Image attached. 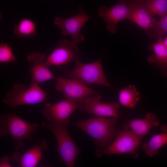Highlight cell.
Listing matches in <instances>:
<instances>
[{
  "label": "cell",
  "instance_id": "obj_3",
  "mask_svg": "<svg viewBox=\"0 0 167 167\" xmlns=\"http://www.w3.org/2000/svg\"><path fill=\"white\" fill-rule=\"evenodd\" d=\"M64 124L43 122L41 126L51 131L58 144L56 150L60 156V160L67 167L74 166L76 160L81 152L69 135Z\"/></svg>",
  "mask_w": 167,
  "mask_h": 167
},
{
  "label": "cell",
  "instance_id": "obj_16",
  "mask_svg": "<svg viewBox=\"0 0 167 167\" xmlns=\"http://www.w3.org/2000/svg\"><path fill=\"white\" fill-rule=\"evenodd\" d=\"M157 116L148 113L145 118L132 120L129 121L127 124L130 129L142 139L146 135L149 133L152 127L159 125L160 122L157 120Z\"/></svg>",
  "mask_w": 167,
  "mask_h": 167
},
{
  "label": "cell",
  "instance_id": "obj_26",
  "mask_svg": "<svg viewBox=\"0 0 167 167\" xmlns=\"http://www.w3.org/2000/svg\"><path fill=\"white\" fill-rule=\"evenodd\" d=\"M139 0L143 1V2H145L148 1L149 0Z\"/></svg>",
  "mask_w": 167,
  "mask_h": 167
},
{
  "label": "cell",
  "instance_id": "obj_4",
  "mask_svg": "<svg viewBox=\"0 0 167 167\" xmlns=\"http://www.w3.org/2000/svg\"><path fill=\"white\" fill-rule=\"evenodd\" d=\"M141 140L130 129L126 123L118 133L115 140L105 148L96 149L95 154L100 158L104 155L129 154L133 158H136L138 156L137 150Z\"/></svg>",
  "mask_w": 167,
  "mask_h": 167
},
{
  "label": "cell",
  "instance_id": "obj_15",
  "mask_svg": "<svg viewBox=\"0 0 167 167\" xmlns=\"http://www.w3.org/2000/svg\"><path fill=\"white\" fill-rule=\"evenodd\" d=\"M48 148L47 143L44 140L38 142L23 154L15 151L11 155L12 162H15L21 167H35L39 164L43 155V151Z\"/></svg>",
  "mask_w": 167,
  "mask_h": 167
},
{
  "label": "cell",
  "instance_id": "obj_5",
  "mask_svg": "<svg viewBox=\"0 0 167 167\" xmlns=\"http://www.w3.org/2000/svg\"><path fill=\"white\" fill-rule=\"evenodd\" d=\"M47 93L39 85L16 83L5 96L3 102L12 108L24 105L35 104L43 102Z\"/></svg>",
  "mask_w": 167,
  "mask_h": 167
},
{
  "label": "cell",
  "instance_id": "obj_22",
  "mask_svg": "<svg viewBox=\"0 0 167 167\" xmlns=\"http://www.w3.org/2000/svg\"><path fill=\"white\" fill-rule=\"evenodd\" d=\"M145 4L153 16L158 15L161 17L167 13V0H149Z\"/></svg>",
  "mask_w": 167,
  "mask_h": 167
},
{
  "label": "cell",
  "instance_id": "obj_8",
  "mask_svg": "<svg viewBox=\"0 0 167 167\" xmlns=\"http://www.w3.org/2000/svg\"><path fill=\"white\" fill-rule=\"evenodd\" d=\"M57 81L56 89L62 92L66 99L81 102L86 97L98 93V91L75 79L61 77L58 78Z\"/></svg>",
  "mask_w": 167,
  "mask_h": 167
},
{
  "label": "cell",
  "instance_id": "obj_9",
  "mask_svg": "<svg viewBox=\"0 0 167 167\" xmlns=\"http://www.w3.org/2000/svg\"><path fill=\"white\" fill-rule=\"evenodd\" d=\"M79 13L75 16L66 19L56 17L54 20V24L61 29L62 34L71 35L72 42L75 44L84 40V36L80 32L89 18L81 6L79 7Z\"/></svg>",
  "mask_w": 167,
  "mask_h": 167
},
{
  "label": "cell",
  "instance_id": "obj_12",
  "mask_svg": "<svg viewBox=\"0 0 167 167\" xmlns=\"http://www.w3.org/2000/svg\"><path fill=\"white\" fill-rule=\"evenodd\" d=\"M128 12L127 0H119L109 8L102 6L98 10L99 16L106 23L107 28L111 33L116 32L117 24L127 19Z\"/></svg>",
  "mask_w": 167,
  "mask_h": 167
},
{
  "label": "cell",
  "instance_id": "obj_21",
  "mask_svg": "<svg viewBox=\"0 0 167 167\" xmlns=\"http://www.w3.org/2000/svg\"><path fill=\"white\" fill-rule=\"evenodd\" d=\"M146 32L151 38H162L167 32V13L160 17L159 21L152 27L146 30Z\"/></svg>",
  "mask_w": 167,
  "mask_h": 167
},
{
  "label": "cell",
  "instance_id": "obj_19",
  "mask_svg": "<svg viewBox=\"0 0 167 167\" xmlns=\"http://www.w3.org/2000/svg\"><path fill=\"white\" fill-rule=\"evenodd\" d=\"M140 94L134 85H130L120 92L119 100L122 105L131 109L135 108L140 100Z\"/></svg>",
  "mask_w": 167,
  "mask_h": 167
},
{
  "label": "cell",
  "instance_id": "obj_25",
  "mask_svg": "<svg viewBox=\"0 0 167 167\" xmlns=\"http://www.w3.org/2000/svg\"><path fill=\"white\" fill-rule=\"evenodd\" d=\"M163 42L165 46L167 48V36L163 41Z\"/></svg>",
  "mask_w": 167,
  "mask_h": 167
},
{
  "label": "cell",
  "instance_id": "obj_23",
  "mask_svg": "<svg viewBox=\"0 0 167 167\" xmlns=\"http://www.w3.org/2000/svg\"><path fill=\"white\" fill-rule=\"evenodd\" d=\"M16 57L13 53L12 48L7 44L2 43L0 45V62H13Z\"/></svg>",
  "mask_w": 167,
  "mask_h": 167
},
{
  "label": "cell",
  "instance_id": "obj_11",
  "mask_svg": "<svg viewBox=\"0 0 167 167\" xmlns=\"http://www.w3.org/2000/svg\"><path fill=\"white\" fill-rule=\"evenodd\" d=\"M100 94L86 97L81 102V110L98 117L119 118V105L115 102L103 103Z\"/></svg>",
  "mask_w": 167,
  "mask_h": 167
},
{
  "label": "cell",
  "instance_id": "obj_7",
  "mask_svg": "<svg viewBox=\"0 0 167 167\" xmlns=\"http://www.w3.org/2000/svg\"><path fill=\"white\" fill-rule=\"evenodd\" d=\"M81 109V102L66 99L53 105L46 103L42 114L49 122L67 126L70 116L75 110Z\"/></svg>",
  "mask_w": 167,
  "mask_h": 167
},
{
  "label": "cell",
  "instance_id": "obj_18",
  "mask_svg": "<svg viewBox=\"0 0 167 167\" xmlns=\"http://www.w3.org/2000/svg\"><path fill=\"white\" fill-rule=\"evenodd\" d=\"M162 132L154 135L147 143L143 144L142 148L148 156L153 157L158 153V149L167 144V125L160 127Z\"/></svg>",
  "mask_w": 167,
  "mask_h": 167
},
{
  "label": "cell",
  "instance_id": "obj_2",
  "mask_svg": "<svg viewBox=\"0 0 167 167\" xmlns=\"http://www.w3.org/2000/svg\"><path fill=\"white\" fill-rule=\"evenodd\" d=\"M39 126L38 123L28 122L15 112L0 116V136H11L16 150L24 146V140L32 139V135L37 131Z\"/></svg>",
  "mask_w": 167,
  "mask_h": 167
},
{
  "label": "cell",
  "instance_id": "obj_6",
  "mask_svg": "<svg viewBox=\"0 0 167 167\" xmlns=\"http://www.w3.org/2000/svg\"><path fill=\"white\" fill-rule=\"evenodd\" d=\"M101 59L102 58L95 62L88 63L77 61L73 69L66 68L63 71V73L69 78L85 84H93L111 87L105 75Z\"/></svg>",
  "mask_w": 167,
  "mask_h": 167
},
{
  "label": "cell",
  "instance_id": "obj_24",
  "mask_svg": "<svg viewBox=\"0 0 167 167\" xmlns=\"http://www.w3.org/2000/svg\"><path fill=\"white\" fill-rule=\"evenodd\" d=\"M12 162L11 157L5 156L2 157L0 160V167H12L11 164Z\"/></svg>",
  "mask_w": 167,
  "mask_h": 167
},
{
  "label": "cell",
  "instance_id": "obj_1",
  "mask_svg": "<svg viewBox=\"0 0 167 167\" xmlns=\"http://www.w3.org/2000/svg\"><path fill=\"white\" fill-rule=\"evenodd\" d=\"M118 118L96 117L75 122L73 125L86 133L94 140L98 148L108 147L118 134L115 126Z\"/></svg>",
  "mask_w": 167,
  "mask_h": 167
},
{
  "label": "cell",
  "instance_id": "obj_13",
  "mask_svg": "<svg viewBox=\"0 0 167 167\" xmlns=\"http://www.w3.org/2000/svg\"><path fill=\"white\" fill-rule=\"evenodd\" d=\"M46 54L39 52H33L27 57V61L31 63L29 68L31 79V84H39L54 79L55 77L45 63Z\"/></svg>",
  "mask_w": 167,
  "mask_h": 167
},
{
  "label": "cell",
  "instance_id": "obj_17",
  "mask_svg": "<svg viewBox=\"0 0 167 167\" xmlns=\"http://www.w3.org/2000/svg\"><path fill=\"white\" fill-rule=\"evenodd\" d=\"M149 49L154 54L148 58V62L155 64L167 74V48L164 45L162 38H159L156 43L151 44Z\"/></svg>",
  "mask_w": 167,
  "mask_h": 167
},
{
  "label": "cell",
  "instance_id": "obj_14",
  "mask_svg": "<svg viewBox=\"0 0 167 167\" xmlns=\"http://www.w3.org/2000/svg\"><path fill=\"white\" fill-rule=\"evenodd\" d=\"M129 12L127 19L146 30L157 21L149 12L145 2L139 0H127Z\"/></svg>",
  "mask_w": 167,
  "mask_h": 167
},
{
  "label": "cell",
  "instance_id": "obj_20",
  "mask_svg": "<svg viewBox=\"0 0 167 167\" xmlns=\"http://www.w3.org/2000/svg\"><path fill=\"white\" fill-rule=\"evenodd\" d=\"M36 25L31 20L27 19H22L18 25L14 26V32L18 37H26L31 38L36 33Z\"/></svg>",
  "mask_w": 167,
  "mask_h": 167
},
{
  "label": "cell",
  "instance_id": "obj_10",
  "mask_svg": "<svg viewBox=\"0 0 167 167\" xmlns=\"http://www.w3.org/2000/svg\"><path fill=\"white\" fill-rule=\"evenodd\" d=\"M81 59L79 48L73 42L62 39L45 61L50 67L66 64L71 62H76Z\"/></svg>",
  "mask_w": 167,
  "mask_h": 167
}]
</instances>
